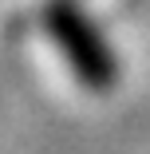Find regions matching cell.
Listing matches in <instances>:
<instances>
[{
    "label": "cell",
    "mask_w": 150,
    "mask_h": 154,
    "mask_svg": "<svg viewBox=\"0 0 150 154\" xmlns=\"http://www.w3.org/2000/svg\"><path fill=\"white\" fill-rule=\"evenodd\" d=\"M36 24L51 36L75 79H83L91 91H111L118 83L115 44L103 36V28L79 0H44L36 8Z\"/></svg>",
    "instance_id": "obj_1"
}]
</instances>
